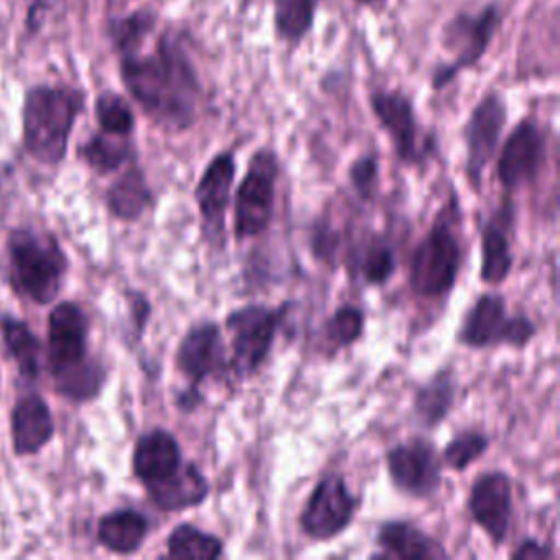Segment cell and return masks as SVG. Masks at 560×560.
Segmentation results:
<instances>
[{
	"label": "cell",
	"mask_w": 560,
	"mask_h": 560,
	"mask_svg": "<svg viewBox=\"0 0 560 560\" xmlns=\"http://www.w3.org/2000/svg\"><path fill=\"white\" fill-rule=\"evenodd\" d=\"M466 508L472 523L486 534V538L494 547H501L510 534L514 514L512 477L499 468L481 472L470 483Z\"/></svg>",
	"instance_id": "cell-16"
},
{
	"label": "cell",
	"mask_w": 560,
	"mask_h": 560,
	"mask_svg": "<svg viewBox=\"0 0 560 560\" xmlns=\"http://www.w3.org/2000/svg\"><path fill=\"white\" fill-rule=\"evenodd\" d=\"M291 302H282L278 306H267L260 302L243 304L238 308H232L223 326L230 335V357H228V370L238 378L247 381L258 374V370L265 365L278 328L287 317V311L291 308Z\"/></svg>",
	"instance_id": "cell-5"
},
{
	"label": "cell",
	"mask_w": 560,
	"mask_h": 560,
	"mask_svg": "<svg viewBox=\"0 0 560 560\" xmlns=\"http://www.w3.org/2000/svg\"><path fill=\"white\" fill-rule=\"evenodd\" d=\"M510 558L512 560H551L553 558V551L536 540V538H523L512 551H510Z\"/></svg>",
	"instance_id": "cell-37"
},
{
	"label": "cell",
	"mask_w": 560,
	"mask_h": 560,
	"mask_svg": "<svg viewBox=\"0 0 560 560\" xmlns=\"http://www.w3.org/2000/svg\"><path fill=\"white\" fill-rule=\"evenodd\" d=\"M210 494V481L195 462H184V466L168 479L147 488V497L160 512H186L201 505Z\"/></svg>",
	"instance_id": "cell-22"
},
{
	"label": "cell",
	"mask_w": 560,
	"mask_h": 560,
	"mask_svg": "<svg viewBox=\"0 0 560 560\" xmlns=\"http://www.w3.org/2000/svg\"><path fill=\"white\" fill-rule=\"evenodd\" d=\"M55 435V420L39 394L20 396L11 409V444L15 455L39 453Z\"/></svg>",
	"instance_id": "cell-21"
},
{
	"label": "cell",
	"mask_w": 560,
	"mask_h": 560,
	"mask_svg": "<svg viewBox=\"0 0 560 560\" xmlns=\"http://www.w3.org/2000/svg\"><path fill=\"white\" fill-rule=\"evenodd\" d=\"M221 326L212 319H201L182 335L175 348V370L186 381V389L175 396V407L184 413L195 411L201 402V385L228 370V352Z\"/></svg>",
	"instance_id": "cell-8"
},
{
	"label": "cell",
	"mask_w": 560,
	"mask_h": 560,
	"mask_svg": "<svg viewBox=\"0 0 560 560\" xmlns=\"http://www.w3.org/2000/svg\"><path fill=\"white\" fill-rule=\"evenodd\" d=\"M184 453L177 438L162 427L140 433L131 451V472L147 488L168 479L184 466Z\"/></svg>",
	"instance_id": "cell-19"
},
{
	"label": "cell",
	"mask_w": 560,
	"mask_h": 560,
	"mask_svg": "<svg viewBox=\"0 0 560 560\" xmlns=\"http://www.w3.org/2000/svg\"><path fill=\"white\" fill-rule=\"evenodd\" d=\"M236 177V158L232 149H223L212 155V160L203 166L195 188L192 199L199 210L201 236L212 249H223L228 230L225 214L232 201V188Z\"/></svg>",
	"instance_id": "cell-13"
},
{
	"label": "cell",
	"mask_w": 560,
	"mask_h": 560,
	"mask_svg": "<svg viewBox=\"0 0 560 560\" xmlns=\"http://www.w3.org/2000/svg\"><path fill=\"white\" fill-rule=\"evenodd\" d=\"M9 282L35 304H50L68 273V256L57 236L37 228H13L7 236Z\"/></svg>",
	"instance_id": "cell-4"
},
{
	"label": "cell",
	"mask_w": 560,
	"mask_h": 560,
	"mask_svg": "<svg viewBox=\"0 0 560 560\" xmlns=\"http://www.w3.org/2000/svg\"><path fill=\"white\" fill-rule=\"evenodd\" d=\"M149 518L133 508H118L103 514L96 523V540L116 556L136 553L149 536Z\"/></svg>",
	"instance_id": "cell-24"
},
{
	"label": "cell",
	"mask_w": 560,
	"mask_h": 560,
	"mask_svg": "<svg viewBox=\"0 0 560 560\" xmlns=\"http://www.w3.org/2000/svg\"><path fill=\"white\" fill-rule=\"evenodd\" d=\"M357 4H361V7H374V4H378V2H383V0H354Z\"/></svg>",
	"instance_id": "cell-40"
},
{
	"label": "cell",
	"mask_w": 560,
	"mask_h": 560,
	"mask_svg": "<svg viewBox=\"0 0 560 560\" xmlns=\"http://www.w3.org/2000/svg\"><path fill=\"white\" fill-rule=\"evenodd\" d=\"M280 179L278 153L260 147L252 153L247 171L232 199V234L238 243L267 232L276 210V186Z\"/></svg>",
	"instance_id": "cell-7"
},
{
	"label": "cell",
	"mask_w": 560,
	"mask_h": 560,
	"mask_svg": "<svg viewBox=\"0 0 560 560\" xmlns=\"http://www.w3.org/2000/svg\"><path fill=\"white\" fill-rule=\"evenodd\" d=\"M361 499L350 490L339 472L322 475L311 488L298 525L304 538L313 542H328L341 536L354 521Z\"/></svg>",
	"instance_id": "cell-10"
},
{
	"label": "cell",
	"mask_w": 560,
	"mask_h": 560,
	"mask_svg": "<svg viewBox=\"0 0 560 560\" xmlns=\"http://www.w3.org/2000/svg\"><path fill=\"white\" fill-rule=\"evenodd\" d=\"M348 182L361 201H374L378 192V158L374 153L359 155L348 166Z\"/></svg>",
	"instance_id": "cell-36"
},
{
	"label": "cell",
	"mask_w": 560,
	"mask_h": 560,
	"mask_svg": "<svg viewBox=\"0 0 560 560\" xmlns=\"http://www.w3.org/2000/svg\"><path fill=\"white\" fill-rule=\"evenodd\" d=\"M0 332L7 346V352L18 363L20 374L31 381L37 378L42 372L44 346L39 337L31 330V326L24 319H18L13 315H0Z\"/></svg>",
	"instance_id": "cell-26"
},
{
	"label": "cell",
	"mask_w": 560,
	"mask_h": 560,
	"mask_svg": "<svg viewBox=\"0 0 560 560\" xmlns=\"http://www.w3.org/2000/svg\"><path fill=\"white\" fill-rule=\"evenodd\" d=\"M512 195H505L501 208L481 225L479 236V278L483 284L499 287L503 284L514 269V247H512V228H514V206Z\"/></svg>",
	"instance_id": "cell-18"
},
{
	"label": "cell",
	"mask_w": 560,
	"mask_h": 560,
	"mask_svg": "<svg viewBox=\"0 0 560 560\" xmlns=\"http://www.w3.org/2000/svg\"><path fill=\"white\" fill-rule=\"evenodd\" d=\"M133 144L131 138L112 136L105 131L92 133L81 147L79 158L96 173V175H112L122 171L125 164L133 160Z\"/></svg>",
	"instance_id": "cell-27"
},
{
	"label": "cell",
	"mask_w": 560,
	"mask_h": 560,
	"mask_svg": "<svg viewBox=\"0 0 560 560\" xmlns=\"http://www.w3.org/2000/svg\"><path fill=\"white\" fill-rule=\"evenodd\" d=\"M129 313H131V324H133V335L142 337L147 322L151 317V304L147 300V295L142 293H129Z\"/></svg>",
	"instance_id": "cell-38"
},
{
	"label": "cell",
	"mask_w": 560,
	"mask_h": 560,
	"mask_svg": "<svg viewBox=\"0 0 560 560\" xmlns=\"http://www.w3.org/2000/svg\"><path fill=\"white\" fill-rule=\"evenodd\" d=\"M378 547L372 558H396V560H438L446 558V549L440 540L429 536L411 521L392 518L381 523L374 536Z\"/></svg>",
	"instance_id": "cell-20"
},
{
	"label": "cell",
	"mask_w": 560,
	"mask_h": 560,
	"mask_svg": "<svg viewBox=\"0 0 560 560\" xmlns=\"http://www.w3.org/2000/svg\"><path fill=\"white\" fill-rule=\"evenodd\" d=\"M85 107V92L63 83L33 85L22 107V142L42 164H59L68 153L70 133Z\"/></svg>",
	"instance_id": "cell-3"
},
{
	"label": "cell",
	"mask_w": 560,
	"mask_h": 560,
	"mask_svg": "<svg viewBox=\"0 0 560 560\" xmlns=\"http://www.w3.org/2000/svg\"><path fill=\"white\" fill-rule=\"evenodd\" d=\"M105 381H107V370L96 357H92L83 365H79L57 378H52L57 394L77 405L94 400L103 392Z\"/></svg>",
	"instance_id": "cell-32"
},
{
	"label": "cell",
	"mask_w": 560,
	"mask_h": 560,
	"mask_svg": "<svg viewBox=\"0 0 560 560\" xmlns=\"http://www.w3.org/2000/svg\"><path fill=\"white\" fill-rule=\"evenodd\" d=\"M166 556L175 560H217L225 547L217 534L199 529L195 523H179L166 536Z\"/></svg>",
	"instance_id": "cell-30"
},
{
	"label": "cell",
	"mask_w": 560,
	"mask_h": 560,
	"mask_svg": "<svg viewBox=\"0 0 560 560\" xmlns=\"http://www.w3.org/2000/svg\"><path fill=\"white\" fill-rule=\"evenodd\" d=\"M368 105L378 127L387 133L400 164L418 166L433 149L431 140L422 138V127L416 116L413 101L402 90H372Z\"/></svg>",
	"instance_id": "cell-12"
},
{
	"label": "cell",
	"mask_w": 560,
	"mask_h": 560,
	"mask_svg": "<svg viewBox=\"0 0 560 560\" xmlns=\"http://www.w3.org/2000/svg\"><path fill=\"white\" fill-rule=\"evenodd\" d=\"M455 398H457V376L451 368H442L413 389V396H411L413 418L424 429H435L448 418L455 405Z\"/></svg>",
	"instance_id": "cell-25"
},
{
	"label": "cell",
	"mask_w": 560,
	"mask_h": 560,
	"mask_svg": "<svg viewBox=\"0 0 560 560\" xmlns=\"http://www.w3.org/2000/svg\"><path fill=\"white\" fill-rule=\"evenodd\" d=\"M354 269L368 287H381L396 273V252L385 238H370L363 245Z\"/></svg>",
	"instance_id": "cell-33"
},
{
	"label": "cell",
	"mask_w": 560,
	"mask_h": 560,
	"mask_svg": "<svg viewBox=\"0 0 560 560\" xmlns=\"http://www.w3.org/2000/svg\"><path fill=\"white\" fill-rule=\"evenodd\" d=\"M547 158V136L536 118H521L497 155V179L505 195L536 182Z\"/></svg>",
	"instance_id": "cell-14"
},
{
	"label": "cell",
	"mask_w": 560,
	"mask_h": 560,
	"mask_svg": "<svg viewBox=\"0 0 560 560\" xmlns=\"http://www.w3.org/2000/svg\"><path fill=\"white\" fill-rule=\"evenodd\" d=\"M488 446H490L488 433H483L479 429L457 431L442 448V455H440L442 466H448L455 472H464L470 464H475L477 459L483 457Z\"/></svg>",
	"instance_id": "cell-35"
},
{
	"label": "cell",
	"mask_w": 560,
	"mask_h": 560,
	"mask_svg": "<svg viewBox=\"0 0 560 560\" xmlns=\"http://www.w3.org/2000/svg\"><path fill=\"white\" fill-rule=\"evenodd\" d=\"M536 332V324L525 313L510 315L505 298L486 291L468 306L457 330V343L470 350H494L503 346L523 350Z\"/></svg>",
	"instance_id": "cell-9"
},
{
	"label": "cell",
	"mask_w": 560,
	"mask_h": 560,
	"mask_svg": "<svg viewBox=\"0 0 560 560\" xmlns=\"http://www.w3.org/2000/svg\"><path fill=\"white\" fill-rule=\"evenodd\" d=\"M153 190L147 182L144 171L133 158L129 164H125V171L109 184L105 192V206L114 219L133 223L142 219L153 208Z\"/></svg>",
	"instance_id": "cell-23"
},
{
	"label": "cell",
	"mask_w": 560,
	"mask_h": 560,
	"mask_svg": "<svg viewBox=\"0 0 560 560\" xmlns=\"http://www.w3.org/2000/svg\"><path fill=\"white\" fill-rule=\"evenodd\" d=\"M365 330V315L354 304L337 306L319 328V343L317 348L326 357H335L341 350L352 348Z\"/></svg>",
	"instance_id": "cell-29"
},
{
	"label": "cell",
	"mask_w": 560,
	"mask_h": 560,
	"mask_svg": "<svg viewBox=\"0 0 560 560\" xmlns=\"http://www.w3.org/2000/svg\"><path fill=\"white\" fill-rule=\"evenodd\" d=\"M462 258V203L459 195L448 192L409 258L411 293L420 300H444L457 284Z\"/></svg>",
	"instance_id": "cell-2"
},
{
	"label": "cell",
	"mask_w": 560,
	"mask_h": 560,
	"mask_svg": "<svg viewBox=\"0 0 560 560\" xmlns=\"http://www.w3.org/2000/svg\"><path fill=\"white\" fill-rule=\"evenodd\" d=\"M158 18H160L158 11L151 7H140L125 15L112 18L107 22L105 31H107L109 44L118 52V57L140 52L144 42L155 33Z\"/></svg>",
	"instance_id": "cell-28"
},
{
	"label": "cell",
	"mask_w": 560,
	"mask_h": 560,
	"mask_svg": "<svg viewBox=\"0 0 560 560\" xmlns=\"http://www.w3.org/2000/svg\"><path fill=\"white\" fill-rule=\"evenodd\" d=\"M44 2H46V0H35V4H33V9H31V15H28V26H31V28H35V18H37V13L44 11V9H42Z\"/></svg>",
	"instance_id": "cell-39"
},
{
	"label": "cell",
	"mask_w": 560,
	"mask_h": 560,
	"mask_svg": "<svg viewBox=\"0 0 560 560\" xmlns=\"http://www.w3.org/2000/svg\"><path fill=\"white\" fill-rule=\"evenodd\" d=\"M389 483L411 499H431L442 488V457L433 442L411 438L385 453Z\"/></svg>",
	"instance_id": "cell-15"
},
{
	"label": "cell",
	"mask_w": 560,
	"mask_h": 560,
	"mask_svg": "<svg viewBox=\"0 0 560 560\" xmlns=\"http://www.w3.org/2000/svg\"><path fill=\"white\" fill-rule=\"evenodd\" d=\"M317 0H273V33L289 46L302 44L313 31Z\"/></svg>",
	"instance_id": "cell-31"
},
{
	"label": "cell",
	"mask_w": 560,
	"mask_h": 560,
	"mask_svg": "<svg viewBox=\"0 0 560 560\" xmlns=\"http://www.w3.org/2000/svg\"><path fill=\"white\" fill-rule=\"evenodd\" d=\"M508 122L505 98L497 90H488L470 109L464 125V175L472 192L481 190L483 173L494 160L503 129Z\"/></svg>",
	"instance_id": "cell-11"
},
{
	"label": "cell",
	"mask_w": 560,
	"mask_h": 560,
	"mask_svg": "<svg viewBox=\"0 0 560 560\" xmlns=\"http://www.w3.org/2000/svg\"><path fill=\"white\" fill-rule=\"evenodd\" d=\"M94 116L98 122V131L112 133V136H125L131 138L136 129V114L129 105V101L112 90H105L94 101Z\"/></svg>",
	"instance_id": "cell-34"
},
{
	"label": "cell",
	"mask_w": 560,
	"mask_h": 560,
	"mask_svg": "<svg viewBox=\"0 0 560 560\" xmlns=\"http://www.w3.org/2000/svg\"><path fill=\"white\" fill-rule=\"evenodd\" d=\"M501 22L503 9L499 2H488L477 13L459 11L448 18L440 28V44L446 52H451V61L435 66L431 72V88L444 90L459 72L475 68L488 52Z\"/></svg>",
	"instance_id": "cell-6"
},
{
	"label": "cell",
	"mask_w": 560,
	"mask_h": 560,
	"mask_svg": "<svg viewBox=\"0 0 560 560\" xmlns=\"http://www.w3.org/2000/svg\"><path fill=\"white\" fill-rule=\"evenodd\" d=\"M90 319L77 302H59L48 315L46 365L50 376H61L92 359L88 350Z\"/></svg>",
	"instance_id": "cell-17"
},
{
	"label": "cell",
	"mask_w": 560,
	"mask_h": 560,
	"mask_svg": "<svg viewBox=\"0 0 560 560\" xmlns=\"http://www.w3.org/2000/svg\"><path fill=\"white\" fill-rule=\"evenodd\" d=\"M118 70L127 94L153 125L177 133L195 125L203 85L177 31H162L151 52L122 55Z\"/></svg>",
	"instance_id": "cell-1"
}]
</instances>
